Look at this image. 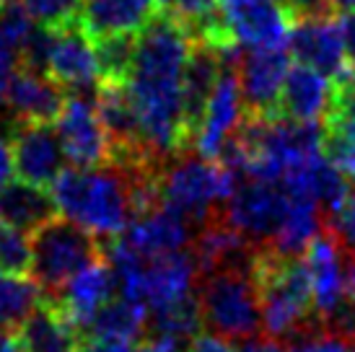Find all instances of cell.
I'll use <instances>...</instances> for the list:
<instances>
[{"instance_id":"cell-1","label":"cell","mask_w":355,"mask_h":352,"mask_svg":"<svg viewBox=\"0 0 355 352\" xmlns=\"http://www.w3.org/2000/svg\"><path fill=\"white\" fill-rule=\"evenodd\" d=\"M192 44V29L164 8L135 34V55L125 88L135 109L143 150L158 164L189 150L184 70Z\"/></svg>"},{"instance_id":"cell-2","label":"cell","mask_w":355,"mask_h":352,"mask_svg":"<svg viewBox=\"0 0 355 352\" xmlns=\"http://www.w3.org/2000/svg\"><path fill=\"white\" fill-rule=\"evenodd\" d=\"M252 272L262 303V334L267 340L291 344L322 326L301 256H283L262 246L252 254Z\"/></svg>"},{"instance_id":"cell-3","label":"cell","mask_w":355,"mask_h":352,"mask_svg":"<svg viewBox=\"0 0 355 352\" xmlns=\"http://www.w3.org/2000/svg\"><path fill=\"white\" fill-rule=\"evenodd\" d=\"M58 215L86 228L96 238H117L132 220V189L128 174L117 166H70L52 182Z\"/></svg>"},{"instance_id":"cell-4","label":"cell","mask_w":355,"mask_h":352,"mask_svg":"<svg viewBox=\"0 0 355 352\" xmlns=\"http://www.w3.org/2000/svg\"><path fill=\"white\" fill-rule=\"evenodd\" d=\"M239 182L241 176L220 161L182 153L158 166L156 197L192 225H202L223 210Z\"/></svg>"},{"instance_id":"cell-5","label":"cell","mask_w":355,"mask_h":352,"mask_svg":"<svg viewBox=\"0 0 355 352\" xmlns=\"http://www.w3.org/2000/svg\"><path fill=\"white\" fill-rule=\"evenodd\" d=\"M200 316L210 332L231 342H252L262 334V303L252 259L200 277Z\"/></svg>"},{"instance_id":"cell-6","label":"cell","mask_w":355,"mask_h":352,"mask_svg":"<svg viewBox=\"0 0 355 352\" xmlns=\"http://www.w3.org/2000/svg\"><path fill=\"white\" fill-rule=\"evenodd\" d=\"M293 16L277 0H218L216 13L192 26V37L216 47L288 49Z\"/></svg>"},{"instance_id":"cell-7","label":"cell","mask_w":355,"mask_h":352,"mask_svg":"<svg viewBox=\"0 0 355 352\" xmlns=\"http://www.w3.org/2000/svg\"><path fill=\"white\" fill-rule=\"evenodd\" d=\"M101 256V244L86 228L62 215L31 231V274L44 293H58L80 267Z\"/></svg>"},{"instance_id":"cell-8","label":"cell","mask_w":355,"mask_h":352,"mask_svg":"<svg viewBox=\"0 0 355 352\" xmlns=\"http://www.w3.org/2000/svg\"><path fill=\"white\" fill-rule=\"evenodd\" d=\"M291 210V195L280 184L262 179H241L220 215L254 249L270 246Z\"/></svg>"},{"instance_id":"cell-9","label":"cell","mask_w":355,"mask_h":352,"mask_svg":"<svg viewBox=\"0 0 355 352\" xmlns=\"http://www.w3.org/2000/svg\"><path fill=\"white\" fill-rule=\"evenodd\" d=\"M239 55L223 65V73H220L213 94L207 98L205 112H202L198 127L192 130V137H189V150L200 158H207V161L220 158V153L236 137V132L247 119V109H244L236 76Z\"/></svg>"},{"instance_id":"cell-10","label":"cell","mask_w":355,"mask_h":352,"mask_svg":"<svg viewBox=\"0 0 355 352\" xmlns=\"http://www.w3.org/2000/svg\"><path fill=\"white\" fill-rule=\"evenodd\" d=\"M55 132L65 161L76 168H99L112 164V140L101 125L94 98L86 94H68L55 119Z\"/></svg>"},{"instance_id":"cell-11","label":"cell","mask_w":355,"mask_h":352,"mask_svg":"<svg viewBox=\"0 0 355 352\" xmlns=\"http://www.w3.org/2000/svg\"><path fill=\"white\" fill-rule=\"evenodd\" d=\"M301 259H304L309 280H311V301H314L316 319L322 322V326H327L345 303V290H343L345 246L332 231V225H327L324 231L306 246Z\"/></svg>"},{"instance_id":"cell-12","label":"cell","mask_w":355,"mask_h":352,"mask_svg":"<svg viewBox=\"0 0 355 352\" xmlns=\"http://www.w3.org/2000/svg\"><path fill=\"white\" fill-rule=\"evenodd\" d=\"M44 73L68 94L96 91L101 83V65L96 44L86 31L76 26L52 31V42L44 60Z\"/></svg>"},{"instance_id":"cell-13","label":"cell","mask_w":355,"mask_h":352,"mask_svg":"<svg viewBox=\"0 0 355 352\" xmlns=\"http://www.w3.org/2000/svg\"><path fill=\"white\" fill-rule=\"evenodd\" d=\"M288 70V49H241L236 76L247 117H275Z\"/></svg>"},{"instance_id":"cell-14","label":"cell","mask_w":355,"mask_h":352,"mask_svg":"<svg viewBox=\"0 0 355 352\" xmlns=\"http://www.w3.org/2000/svg\"><path fill=\"white\" fill-rule=\"evenodd\" d=\"M288 52L301 65H309V68L335 78L337 86L355 83L345 62V47H343L340 24L332 16L293 21L291 39H288Z\"/></svg>"},{"instance_id":"cell-15","label":"cell","mask_w":355,"mask_h":352,"mask_svg":"<svg viewBox=\"0 0 355 352\" xmlns=\"http://www.w3.org/2000/svg\"><path fill=\"white\" fill-rule=\"evenodd\" d=\"M340 98V86L309 65H291L277 101V117L293 119L301 125H324L332 117Z\"/></svg>"},{"instance_id":"cell-16","label":"cell","mask_w":355,"mask_h":352,"mask_svg":"<svg viewBox=\"0 0 355 352\" xmlns=\"http://www.w3.org/2000/svg\"><path fill=\"white\" fill-rule=\"evenodd\" d=\"M13 168L21 182L50 189L52 182L65 171V153L52 125L16 122L10 127Z\"/></svg>"},{"instance_id":"cell-17","label":"cell","mask_w":355,"mask_h":352,"mask_svg":"<svg viewBox=\"0 0 355 352\" xmlns=\"http://www.w3.org/2000/svg\"><path fill=\"white\" fill-rule=\"evenodd\" d=\"M114 295H117L114 274H112V267L101 252V256H96L86 267H80L78 272L52 295V301L76 329H89V324L96 319V313Z\"/></svg>"},{"instance_id":"cell-18","label":"cell","mask_w":355,"mask_h":352,"mask_svg":"<svg viewBox=\"0 0 355 352\" xmlns=\"http://www.w3.org/2000/svg\"><path fill=\"white\" fill-rule=\"evenodd\" d=\"M192 236L195 234L189 220L158 202L148 210L135 213L119 238L143 259H153V256L184 252V246L192 244Z\"/></svg>"},{"instance_id":"cell-19","label":"cell","mask_w":355,"mask_h":352,"mask_svg":"<svg viewBox=\"0 0 355 352\" xmlns=\"http://www.w3.org/2000/svg\"><path fill=\"white\" fill-rule=\"evenodd\" d=\"M198 288L200 270L189 249L146 259L140 301L148 306V313L164 308V306H174L187 298H195Z\"/></svg>"},{"instance_id":"cell-20","label":"cell","mask_w":355,"mask_h":352,"mask_svg":"<svg viewBox=\"0 0 355 352\" xmlns=\"http://www.w3.org/2000/svg\"><path fill=\"white\" fill-rule=\"evenodd\" d=\"M65 96H68V91L58 86L47 73L21 68L8 83L3 107L13 114L16 122L55 125L60 109L65 104Z\"/></svg>"},{"instance_id":"cell-21","label":"cell","mask_w":355,"mask_h":352,"mask_svg":"<svg viewBox=\"0 0 355 352\" xmlns=\"http://www.w3.org/2000/svg\"><path fill=\"white\" fill-rule=\"evenodd\" d=\"M161 10V0H83L78 26L91 39L138 34Z\"/></svg>"},{"instance_id":"cell-22","label":"cell","mask_w":355,"mask_h":352,"mask_svg":"<svg viewBox=\"0 0 355 352\" xmlns=\"http://www.w3.org/2000/svg\"><path fill=\"white\" fill-rule=\"evenodd\" d=\"M24 352H78V329L65 319L52 298L31 313L19 329Z\"/></svg>"},{"instance_id":"cell-23","label":"cell","mask_w":355,"mask_h":352,"mask_svg":"<svg viewBox=\"0 0 355 352\" xmlns=\"http://www.w3.org/2000/svg\"><path fill=\"white\" fill-rule=\"evenodd\" d=\"M324 156L347 182H355V83L340 86L337 107L324 122Z\"/></svg>"},{"instance_id":"cell-24","label":"cell","mask_w":355,"mask_h":352,"mask_svg":"<svg viewBox=\"0 0 355 352\" xmlns=\"http://www.w3.org/2000/svg\"><path fill=\"white\" fill-rule=\"evenodd\" d=\"M58 215L50 189L34 186L29 182H10L0 189V220L13 223L24 231H34L50 218Z\"/></svg>"},{"instance_id":"cell-25","label":"cell","mask_w":355,"mask_h":352,"mask_svg":"<svg viewBox=\"0 0 355 352\" xmlns=\"http://www.w3.org/2000/svg\"><path fill=\"white\" fill-rule=\"evenodd\" d=\"M150 324L148 306L130 301L122 295H114L89 324L86 334L89 337H107V340H119V342H138L146 334Z\"/></svg>"},{"instance_id":"cell-26","label":"cell","mask_w":355,"mask_h":352,"mask_svg":"<svg viewBox=\"0 0 355 352\" xmlns=\"http://www.w3.org/2000/svg\"><path fill=\"white\" fill-rule=\"evenodd\" d=\"M44 303V288L34 277L0 272V329H21L31 313Z\"/></svg>"},{"instance_id":"cell-27","label":"cell","mask_w":355,"mask_h":352,"mask_svg":"<svg viewBox=\"0 0 355 352\" xmlns=\"http://www.w3.org/2000/svg\"><path fill=\"white\" fill-rule=\"evenodd\" d=\"M150 326H153V332L168 334V337H174L179 342L182 340H192L200 332V326H202L198 295L182 301V303L164 306V308L150 311Z\"/></svg>"},{"instance_id":"cell-28","label":"cell","mask_w":355,"mask_h":352,"mask_svg":"<svg viewBox=\"0 0 355 352\" xmlns=\"http://www.w3.org/2000/svg\"><path fill=\"white\" fill-rule=\"evenodd\" d=\"M101 65V80H125L135 55V34H117L94 39Z\"/></svg>"},{"instance_id":"cell-29","label":"cell","mask_w":355,"mask_h":352,"mask_svg":"<svg viewBox=\"0 0 355 352\" xmlns=\"http://www.w3.org/2000/svg\"><path fill=\"white\" fill-rule=\"evenodd\" d=\"M29 19L44 29H68L80 21L83 0H19Z\"/></svg>"},{"instance_id":"cell-30","label":"cell","mask_w":355,"mask_h":352,"mask_svg":"<svg viewBox=\"0 0 355 352\" xmlns=\"http://www.w3.org/2000/svg\"><path fill=\"white\" fill-rule=\"evenodd\" d=\"M0 272H31V236L19 225L0 220Z\"/></svg>"},{"instance_id":"cell-31","label":"cell","mask_w":355,"mask_h":352,"mask_svg":"<svg viewBox=\"0 0 355 352\" xmlns=\"http://www.w3.org/2000/svg\"><path fill=\"white\" fill-rule=\"evenodd\" d=\"M293 352H350V342L340 334L329 332L324 326L314 329L311 334L301 337L298 342H293L291 347Z\"/></svg>"},{"instance_id":"cell-32","label":"cell","mask_w":355,"mask_h":352,"mask_svg":"<svg viewBox=\"0 0 355 352\" xmlns=\"http://www.w3.org/2000/svg\"><path fill=\"white\" fill-rule=\"evenodd\" d=\"M161 8L174 13L192 29L218 8V0H161Z\"/></svg>"},{"instance_id":"cell-33","label":"cell","mask_w":355,"mask_h":352,"mask_svg":"<svg viewBox=\"0 0 355 352\" xmlns=\"http://www.w3.org/2000/svg\"><path fill=\"white\" fill-rule=\"evenodd\" d=\"M335 225H332V231L337 234V238L343 241V246H345L347 254L355 256V189L347 195L345 205L340 207V213H337L335 218Z\"/></svg>"},{"instance_id":"cell-34","label":"cell","mask_w":355,"mask_h":352,"mask_svg":"<svg viewBox=\"0 0 355 352\" xmlns=\"http://www.w3.org/2000/svg\"><path fill=\"white\" fill-rule=\"evenodd\" d=\"M24 68L21 62V52L8 39L0 37V104L6 98V91H8V83L13 80V76Z\"/></svg>"},{"instance_id":"cell-35","label":"cell","mask_w":355,"mask_h":352,"mask_svg":"<svg viewBox=\"0 0 355 352\" xmlns=\"http://www.w3.org/2000/svg\"><path fill=\"white\" fill-rule=\"evenodd\" d=\"M288 10L293 21L296 19H327L335 13V3L332 0H291Z\"/></svg>"},{"instance_id":"cell-36","label":"cell","mask_w":355,"mask_h":352,"mask_svg":"<svg viewBox=\"0 0 355 352\" xmlns=\"http://www.w3.org/2000/svg\"><path fill=\"white\" fill-rule=\"evenodd\" d=\"M187 352H236L234 342L220 337L216 332H198L192 340H189V350Z\"/></svg>"},{"instance_id":"cell-37","label":"cell","mask_w":355,"mask_h":352,"mask_svg":"<svg viewBox=\"0 0 355 352\" xmlns=\"http://www.w3.org/2000/svg\"><path fill=\"white\" fill-rule=\"evenodd\" d=\"M337 24H340V34H343L347 70H350V76H353V80H355V10L343 13V16L337 19Z\"/></svg>"},{"instance_id":"cell-38","label":"cell","mask_w":355,"mask_h":352,"mask_svg":"<svg viewBox=\"0 0 355 352\" xmlns=\"http://www.w3.org/2000/svg\"><path fill=\"white\" fill-rule=\"evenodd\" d=\"M78 352H135L130 342L107 340V337H86L78 344Z\"/></svg>"},{"instance_id":"cell-39","label":"cell","mask_w":355,"mask_h":352,"mask_svg":"<svg viewBox=\"0 0 355 352\" xmlns=\"http://www.w3.org/2000/svg\"><path fill=\"white\" fill-rule=\"evenodd\" d=\"M13 148H10V135H3L0 132V189L8 186L13 182Z\"/></svg>"},{"instance_id":"cell-40","label":"cell","mask_w":355,"mask_h":352,"mask_svg":"<svg viewBox=\"0 0 355 352\" xmlns=\"http://www.w3.org/2000/svg\"><path fill=\"white\" fill-rule=\"evenodd\" d=\"M135 352H179V340L168 337V334L153 332L148 340H143Z\"/></svg>"},{"instance_id":"cell-41","label":"cell","mask_w":355,"mask_h":352,"mask_svg":"<svg viewBox=\"0 0 355 352\" xmlns=\"http://www.w3.org/2000/svg\"><path fill=\"white\" fill-rule=\"evenodd\" d=\"M347 254V252H345ZM343 290H345V308L355 313V256H345V280H343Z\"/></svg>"},{"instance_id":"cell-42","label":"cell","mask_w":355,"mask_h":352,"mask_svg":"<svg viewBox=\"0 0 355 352\" xmlns=\"http://www.w3.org/2000/svg\"><path fill=\"white\" fill-rule=\"evenodd\" d=\"M236 352H293V350L280 342H272V340H262V342H247L244 347H239Z\"/></svg>"},{"instance_id":"cell-43","label":"cell","mask_w":355,"mask_h":352,"mask_svg":"<svg viewBox=\"0 0 355 352\" xmlns=\"http://www.w3.org/2000/svg\"><path fill=\"white\" fill-rule=\"evenodd\" d=\"M0 352H24V347H21V340H19V337H13V332L0 329Z\"/></svg>"},{"instance_id":"cell-44","label":"cell","mask_w":355,"mask_h":352,"mask_svg":"<svg viewBox=\"0 0 355 352\" xmlns=\"http://www.w3.org/2000/svg\"><path fill=\"white\" fill-rule=\"evenodd\" d=\"M332 3H335V10H343V13L355 10V0H332Z\"/></svg>"},{"instance_id":"cell-45","label":"cell","mask_w":355,"mask_h":352,"mask_svg":"<svg viewBox=\"0 0 355 352\" xmlns=\"http://www.w3.org/2000/svg\"><path fill=\"white\" fill-rule=\"evenodd\" d=\"M277 3H280V6H286V8H288V3H291V0H277Z\"/></svg>"},{"instance_id":"cell-46","label":"cell","mask_w":355,"mask_h":352,"mask_svg":"<svg viewBox=\"0 0 355 352\" xmlns=\"http://www.w3.org/2000/svg\"><path fill=\"white\" fill-rule=\"evenodd\" d=\"M6 3H10V0H0V8H3V6H6Z\"/></svg>"},{"instance_id":"cell-47","label":"cell","mask_w":355,"mask_h":352,"mask_svg":"<svg viewBox=\"0 0 355 352\" xmlns=\"http://www.w3.org/2000/svg\"><path fill=\"white\" fill-rule=\"evenodd\" d=\"M350 352H355V342H350Z\"/></svg>"}]
</instances>
